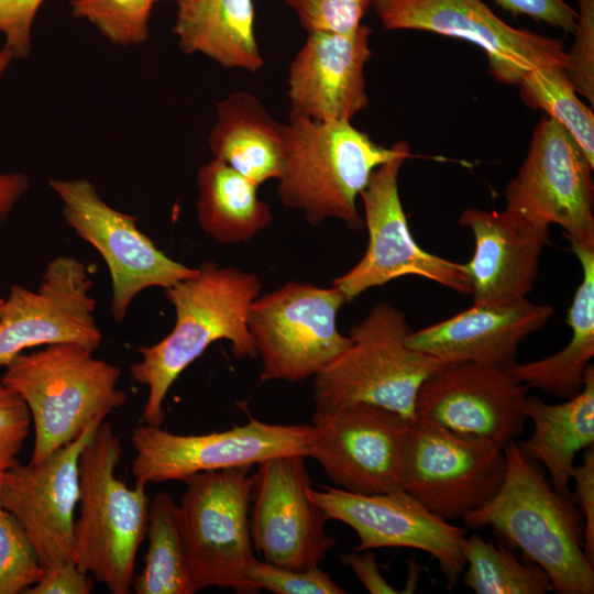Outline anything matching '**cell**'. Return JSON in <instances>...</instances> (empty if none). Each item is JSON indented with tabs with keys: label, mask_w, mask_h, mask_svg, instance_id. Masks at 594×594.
<instances>
[{
	"label": "cell",
	"mask_w": 594,
	"mask_h": 594,
	"mask_svg": "<svg viewBox=\"0 0 594 594\" xmlns=\"http://www.w3.org/2000/svg\"><path fill=\"white\" fill-rule=\"evenodd\" d=\"M91 286L86 265L64 255L47 264L36 292L13 285L0 314V366L43 344L77 343L97 350L102 334Z\"/></svg>",
	"instance_id": "cell-18"
},
{
	"label": "cell",
	"mask_w": 594,
	"mask_h": 594,
	"mask_svg": "<svg viewBox=\"0 0 594 594\" xmlns=\"http://www.w3.org/2000/svg\"><path fill=\"white\" fill-rule=\"evenodd\" d=\"M148 548L144 568L134 575L136 594H194L179 529L178 503L167 492L150 502Z\"/></svg>",
	"instance_id": "cell-29"
},
{
	"label": "cell",
	"mask_w": 594,
	"mask_h": 594,
	"mask_svg": "<svg viewBox=\"0 0 594 594\" xmlns=\"http://www.w3.org/2000/svg\"><path fill=\"white\" fill-rule=\"evenodd\" d=\"M310 499L330 517L350 526L359 538L356 551L411 548L432 556L452 587L465 566L466 530L432 514L405 490L355 494L339 487L308 490Z\"/></svg>",
	"instance_id": "cell-19"
},
{
	"label": "cell",
	"mask_w": 594,
	"mask_h": 594,
	"mask_svg": "<svg viewBox=\"0 0 594 594\" xmlns=\"http://www.w3.org/2000/svg\"><path fill=\"white\" fill-rule=\"evenodd\" d=\"M411 331L399 309L376 304L351 328V345L314 376L315 413L367 403L414 422L418 391L441 363L407 345Z\"/></svg>",
	"instance_id": "cell-6"
},
{
	"label": "cell",
	"mask_w": 594,
	"mask_h": 594,
	"mask_svg": "<svg viewBox=\"0 0 594 594\" xmlns=\"http://www.w3.org/2000/svg\"><path fill=\"white\" fill-rule=\"evenodd\" d=\"M251 468L201 472L184 480L178 518L194 593L212 586L260 592L248 578L254 558Z\"/></svg>",
	"instance_id": "cell-7"
},
{
	"label": "cell",
	"mask_w": 594,
	"mask_h": 594,
	"mask_svg": "<svg viewBox=\"0 0 594 594\" xmlns=\"http://www.w3.org/2000/svg\"><path fill=\"white\" fill-rule=\"evenodd\" d=\"M372 7L386 30L428 31L479 45L504 84L518 85L536 68H565L559 40L510 26L482 0H372Z\"/></svg>",
	"instance_id": "cell-15"
},
{
	"label": "cell",
	"mask_w": 594,
	"mask_h": 594,
	"mask_svg": "<svg viewBox=\"0 0 594 594\" xmlns=\"http://www.w3.org/2000/svg\"><path fill=\"white\" fill-rule=\"evenodd\" d=\"M464 585L476 594H544L552 591L548 574L536 563L517 558L503 544L479 535L463 542Z\"/></svg>",
	"instance_id": "cell-30"
},
{
	"label": "cell",
	"mask_w": 594,
	"mask_h": 594,
	"mask_svg": "<svg viewBox=\"0 0 594 594\" xmlns=\"http://www.w3.org/2000/svg\"><path fill=\"white\" fill-rule=\"evenodd\" d=\"M504 10L515 15H527L573 33L578 12L564 0H494Z\"/></svg>",
	"instance_id": "cell-41"
},
{
	"label": "cell",
	"mask_w": 594,
	"mask_h": 594,
	"mask_svg": "<svg viewBox=\"0 0 594 594\" xmlns=\"http://www.w3.org/2000/svg\"><path fill=\"white\" fill-rule=\"evenodd\" d=\"M197 186L199 224L222 244L245 243L273 220L257 186L217 158L200 166Z\"/></svg>",
	"instance_id": "cell-28"
},
{
	"label": "cell",
	"mask_w": 594,
	"mask_h": 594,
	"mask_svg": "<svg viewBox=\"0 0 594 594\" xmlns=\"http://www.w3.org/2000/svg\"><path fill=\"white\" fill-rule=\"evenodd\" d=\"M156 0H69L73 16L85 19L110 43L135 46L150 37Z\"/></svg>",
	"instance_id": "cell-32"
},
{
	"label": "cell",
	"mask_w": 594,
	"mask_h": 594,
	"mask_svg": "<svg viewBox=\"0 0 594 594\" xmlns=\"http://www.w3.org/2000/svg\"><path fill=\"white\" fill-rule=\"evenodd\" d=\"M311 425L268 424L254 418L243 426L202 435H176L144 424L131 435L135 484L146 486L208 471L253 466L267 459L307 457Z\"/></svg>",
	"instance_id": "cell-12"
},
{
	"label": "cell",
	"mask_w": 594,
	"mask_h": 594,
	"mask_svg": "<svg viewBox=\"0 0 594 594\" xmlns=\"http://www.w3.org/2000/svg\"><path fill=\"white\" fill-rule=\"evenodd\" d=\"M506 472L504 448L414 421L408 431L403 490L436 516L464 519L499 490Z\"/></svg>",
	"instance_id": "cell-11"
},
{
	"label": "cell",
	"mask_w": 594,
	"mask_h": 594,
	"mask_svg": "<svg viewBox=\"0 0 594 594\" xmlns=\"http://www.w3.org/2000/svg\"><path fill=\"white\" fill-rule=\"evenodd\" d=\"M32 422L30 409L13 388L0 382V482L3 474L19 463Z\"/></svg>",
	"instance_id": "cell-37"
},
{
	"label": "cell",
	"mask_w": 594,
	"mask_h": 594,
	"mask_svg": "<svg viewBox=\"0 0 594 594\" xmlns=\"http://www.w3.org/2000/svg\"><path fill=\"white\" fill-rule=\"evenodd\" d=\"M248 578L258 590L275 594H344L318 565L307 569H289L256 559L248 568Z\"/></svg>",
	"instance_id": "cell-34"
},
{
	"label": "cell",
	"mask_w": 594,
	"mask_h": 594,
	"mask_svg": "<svg viewBox=\"0 0 594 594\" xmlns=\"http://www.w3.org/2000/svg\"><path fill=\"white\" fill-rule=\"evenodd\" d=\"M411 424L367 403L314 413L307 458L316 460L330 481L348 492L370 495L402 490Z\"/></svg>",
	"instance_id": "cell-13"
},
{
	"label": "cell",
	"mask_w": 594,
	"mask_h": 594,
	"mask_svg": "<svg viewBox=\"0 0 594 594\" xmlns=\"http://www.w3.org/2000/svg\"><path fill=\"white\" fill-rule=\"evenodd\" d=\"M43 571L22 525L0 504V594L24 593Z\"/></svg>",
	"instance_id": "cell-33"
},
{
	"label": "cell",
	"mask_w": 594,
	"mask_h": 594,
	"mask_svg": "<svg viewBox=\"0 0 594 594\" xmlns=\"http://www.w3.org/2000/svg\"><path fill=\"white\" fill-rule=\"evenodd\" d=\"M208 143L213 158L257 187L282 176L285 124L278 123L250 92H232L217 102V121Z\"/></svg>",
	"instance_id": "cell-24"
},
{
	"label": "cell",
	"mask_w": 594,
	"mask_h": 594,
	"mask_svg": "<svg viewBox=\"0 0 594 594\" xmlns=\"http://www.w3.org/2000/svg\"><path fill=\"white\" fill-rule=\"evenodd\" d=\"M504 452L499 490L463 519L465 526L492 528L548 574L556 593L593 594L594 569L584 550L580 510L548 483L539 463L525 457L515 440Z\"/></svg>",
	"instance_id": "cell-2"
},
{
	"label": "cell",
	"mask_w": 594,
	"mask_h": 594,
	"mask_svg": "<svg viewBox=\"0 0 594 594\" xmlns=\"http://www.w3.org/2000/svg\"><path fill=\"white\" fill-rule=\"evenodd\" d=\"M399 156H410L404 141L385 147L351 121L322 122L289 111L277 195L311 226L336 218L361 230L356 198L375 168Z\"/></svg>",
	"instance_id": "cell-3"
},
{
	"label": "cell",
	"mask_w": 594,
	"mask_h": 594,
	"mask_svg": "<svg viewBox=\"0 0 594 594\" xmlns=\"http://www.w3.org/2000/svg\"><path fill=\"white\" fill-rule=\"evenodd\" d=\"M550 305L527 298L473 305L446 320L411 331L406 343L441 364L474 362L509 369L519 344L552 317Z\"/></svg>",
	"instance_id": "cell-23"
},
{
	"label": "cell",
	"mask_w": 594,
	"mask_h": 594,
	"mask_svg": "<svg viewBox=\"0 0 594 594\" xmlns=\"http://www.w3.org/2000/svg\"><path fill=\"white\" fill-rule=\"evenodd\" d=\"M102 421L87 426L42 463H16L0 482V504L25 530L43 569L73 559L80 453Z\"/></svg>",
	"instance_id": "cell-20"
},
{
	"label": "cell",
	"mask_w": 594,
	"mask_h": 594,
	"mask_svg": "<svg viewBox=\"0 0 594 594\" xmlns=\"http://www.w3.org/2000/svg\"><path fill=\"white\" fill-rule=\"evenodd\" d=\"M94 582L81 572L73 559L45 568L40 580L24 594H89Z\"/></svg>",
	"instance_id": "cell-40"
},
{
	"label": "cell",
	"mask_w": 594,
	"mask_h": 594,
	"mask_svg": "<svg viewBox=\"0 0 594 594\" xmlns=\"http://www.w3.org/2000/svg\"><path fill=\"white\" fill-rule=\"evenodd\" d=\"M44 0H0V32L14 58H25L31 52L34 18Z\"/></svg>",
	"instance_id": "cell-38"
},
{
	"label": "cell",
	"mask_w": 594,
	"mask_h": 594,
	"mask_svg": "<svg viewBox=\"0 0 594 594\" xmlns=\"http://www.w3.org/2000/svg\"><path fill=\"white\" fill-rule=\"evenodd\" d=\"M372 30L311 32L290 63V111L322 122L351 121L369 106L364 67Z\"/></svg>",
	"instance_id": "cell-21"
},
{
	"label": "cell",
	"mask_w": 594,
	"mask_h": 594,
	"mask_svg": "<svg viewBox=\"0 0 594 594\" xmlns=\"http://www.w3.org/2000/svg\"><path fill=\"white\" fill-rule=\"evenodd\" d=\"M341 563L349 566L366 590L372 594H395V587L389 585L382 576L376 558L372 550L342 553L339 557Z\"/></svg>",
	"instance_id": "cell-42"
},
{
	"label": "cell",
	"mask_w": 594,
	"mask_h": 594,
	"mask_svg": "<svg viewBox=\"0 0 594 594\" xmlns=\"http://www.w3.org/2000/svg\"><path fill=\"white\" fill-rule=\"evenodd\" d=\"M525 414L534 432L518 444L528 459L542 464L551 485L571 498L569 484L575 457L594 443V367H587L582 389L560 404H547L527 396Z\"/></svg>",
	"instance_id": "cell-25"
},
{
	"label": "cell",
	"mask_w": 594,
	"mask_h": 594,
	"mask_svg": "<svg viewBox=\"0 0 594 594\" xmlns=\"http://www.w3.org/2000/svg\"><path fill=\"white\" fill-rule=\"evenodd\" d=\"M348 302L336 286L322 288L289 282L258 296L248 328L262 359V382H299L314 377L352 343L337 329L339 309Z\"/></svg>",
	"instance_id": "cell-8"
},
{
	"label": "cell",
	"mask_w": 594,
	"mask_h": 594,
	"mask_svg": "<svg viewBox=\"0 0 594 594\" xmlns=\"http://www.w3.org/2000/svg\"><path fill=\"white\" fill-rule=\"evenodd\" d=\"M62 216L103 257L112 283L111 315L121 322L133 298L151 287L167 288L197 274L168 257L140 231L136 217L110 207L88 179H50Z\"/></svg>",
	"instance_id": "cell-10"
},
{
	"label": "cell",
	"mask_w": 594,
	"mask_h": 594,
	"mask_svg": "<svg viewBox=\"0 0 594 594\" xmlns=\"http://www.w3.org/2000/svg\"><path fill=\"white\" fill-rule=\"evenodd\" d=\"M593 168L574 138L542 117L506 187V208L546 227L558 224L570 244L594 246Z\"/></svg>",
	"instance_id": "cell-9"
},
{
	"label": "cell",
	"mask_w": 594,
	"mask_h": 594,
	"mask_svg": "<svg viewBox=\"0 0 594 594\" xmlns=\"http://www.w3.org/2000/svg\"><path fill=\"white\" fill-rule=\"evenodd\" d=\"M528 391L509 369L441 364L418 391L414 421L505 448L524 431Z\"/></svg>",
	"instance_id": "cell-17"
},
{
	"label": "cell",
	"mask_w": 594,
	"mask_h": 594,
	"mask_svg": "<svg viewBox=\"0 0 594 594\" xmlns=\"http://www.w3.org/2000/svg\"><path fill=\"white\" fill-rule=\"evenodd\" d=\"M261 288L254 273L205 261L196 275L164 289L175 309V326L160 342L140 346L142 359L130 367L132 378L148 388L143 409L145 424L162 426L169 388L213 342L230 341L238 359L257 356L248 315Z\"/></svg>",
	"instance_id": "cell-1"
},
{
	"label": "cell",
	"mask_w": 594,
	"mask_h": 594,
	"mask_svg": "<svg viewBox=\"0 0 594 594\" xmlns=\"http://www.w3.org/2000/svg\"><path fill=\"white\" fill-rule=\"evenodd\" d=\"M461 227L474 237L472 258L465 263L475 305L506 304L527 298L548 243L549 227L505 210L466 208Z\"/></svg>",
	"instance_id": "cell-22"
},
{
	"label": "cell",
	"mask_w": 594,
	"mask_h": 594,
	"mask_svg": "<svg viewBox=\"0 0 594 594\" xmlns=\"http://www.w3.org/2000/svg\"><path fill=\"white\" fill-rule=\"evenodd\" d=\"M571 480L575 483L571 494L573 504L583 517L584 550L590 561L594 562V448L584 450L582 462L574 465Z\"/></svg>",
	"instance_id": "cell-39"
},
{
	"label": "cell",
	"mask_w": 594,
	"mask_h": 594,
	"mask_svg": "<svg viewBox=\"0 0 594 594\" xmlns=\"http://www.w3.org/2000/svg\"><path fill=\"white\" fill-rule=\"evenodd\" d=\"M308 32L346 33L358 29L372 0H285Z\"/></svg>",
	"instance_id": "cell-35"
},
{
	"label": "cell",
	"mask_w": 594,
	"mask_h": 594,
	"mask_svg": "<svg viewBox=\"0 0 594 594\" xmlns=\"http://www.w3.org/2000/svg\"><path fill=\"white\" fill-rule=\"evenodd\" d=\"M3 304H4V299L0 298V314H1V310H2V307H3Z\"/></svg>",
	"instance_id": "cell-45"
},
{
	"label": "cell",
	"mask_w": 594,
	"mask_h": 594,
	"mask_svg": "<svg viewBox=\"0 0 594 594\" xmlns=\"http://www.w3.org/2000/svg\"><path fill=\"white\" fill-rule=\"evenodd\" d=\"M13 58H14V56H13L11 50L7 45H4L0 50V77L3 75L6 69L9 67V65L12 62Z\"/></svg>",
	"instance_id": "cell-44"
},
{
	"label": "cell",
	"mask_w": 594,
	"mask_h": 594,
	"mask_svg": "<svg viewBox=\"0 0 594 594\" xmlns=\"http://www.w3.org/2000/svg\"><path fill=\"white\" fill-rule=\"evenodd\" d=\"M306 455H278L257 463L251 475L250 531L264 561L289 569L316 566L336 540L326 532L328 514L308 496Z\"/></svg>",
	"instance_id": "cell-16"
},
{
	"label": "cell",
	"mask_w": 594,
	"mask_h": 594,
	"mask_svg": "<svg viewBox=\"0 0 594 594\" xmlns=\"http://www.w3.org/2000/svg\"><path fill=\"white\" fill-rule=\"evenodd\" d=\"M521 100L541 109L558 121L579 143L594 164L593 108L576 96L564 67H540L528 72L518 82Z\"/></svg>",
	"instance_id": "cell-31"
},
{
	"label": "cell",
	"mask_w": 594,
	"mask_h": 594,
	"mask_svg": "<svg viewBox=\"0 0 594 594\" xmlns=\"http://www.w3.org/2000/svg\"><path fill=\"white\" fill-rule=\"evenodd\" d=\"M408 156L375 168L360 193L369 232L362 258L332 285L350 301L360 294L405 275H417L462 294H472L465 263L421 249L410 233L398 191L399 169Z\"/></svg>",
	"instance_id": "cell-14"
},
{
	"label": "cell",
	"mask_w": 594,
	"mask_h": 594,
	"mask_svg": "<svg viewBox=\"0 0 594 594\" xmlns=\"http://www.w3.org/2000/svg\"><path fill=\"white\" fill-rule=\"evenodd\" d=\"M571 250L580 261L582 279L566 317L572 332L569 343L553 355L509 367L529 388L565 399L582 389L594 355V246L571 244Z\"/></svg>",
	"instance_id": "cell-27"
},
{
	"label": "cell",
	"mask_w": 594,
	"mask_h": 594,
	"mask_svg": "<svg viewBox=\"0 0 594 594\" xmlns=\"http://www.w3.org/2000/svg\"><path fill=\"white\" fill-rule=\"evenodd\" d=\"M173 32L182 52L200 53L226 68L256 73L264 61L255 36L253 0H173Z\"/></svg>",
	"instance_id": "cell-26"
},
{
	"label": "cell",
	"mask_w": 594,
	"mask_h": 594,
	"mask_svg": "<svg viewBox=\"0 0 594 594\" xmlns=\"http://www.w3.org/2000/svg\"><path fill=\"white\" fill-rule=\"evenodd\" d=\"M77 343H57L18 354L0 382L26 403L34 426L31 463L47 460L95 421L123 406L121 370Z\"/></svg>",
	"instance_id": "cell-4"
},
{
	"label": "cell",
	"mask_w": 594,
	"mask_h": 594,
	"mask_svg": "<svg viewBox=\"0 0 594 594\" xmlns=\"http://www.w3.org/2000/svg\"><path fill=\"white\" fill-rule=\"evenodd\" d=\"M29 187L23 173H0V222L6 220Z\"/></svg>",
	"instance_id": "cell-43"
},
{
	"label": "cell",
	"mask_w": 594,
	"mask_h": 594,
	"mask_svg": "<svg viewBox=\"0 0 594 594\" xmlns=\"http://www.w3.org/2000/svg\"><path fill=\"white\" fill-rule=\"evenodd\" d=\"M574 43L566 52L565 73L576 94L594 105V0H578Z\"/></svg>",
	"instance_id": "cell-36"
},
{
	"label": "cell",
	"mask_w": 594,
	"mask_h": 594,
	"mask_svg": "<svg viewBox=\"0 0 594 594\" xmlns=\"http://www.w3.org/2000/svg\"><path fill=\"white\" fill-rule=\"evenodd\" d=\"M122 446L110 422H101L79 458V516L73 560L111 594H130L138 550L148 524L145 486L116 476Z\"/></svg>",
	"instance_id": "cell-5"
}]
</instances>
